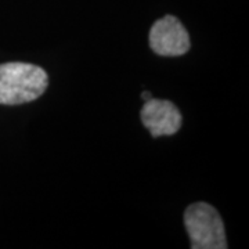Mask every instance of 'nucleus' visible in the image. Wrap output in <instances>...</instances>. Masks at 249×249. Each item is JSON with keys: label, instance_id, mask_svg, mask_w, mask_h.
I'll use <instances>...</instances> for the list:
<instances>
[{"label": "nucleus", "instance_id": "f257e3e1", "mask_svg": "<svg viewBox=\"0 0 249 249\" xmlns=\"http://www.w3.org/2000/svg\"><path fill=\"white\" fill-rule=\"evenodd\" d=\"M43 68L28 62L0 64V104L18 106L39 98L47 89Z\"/></svg>", "mask_w": 249, "mask_h": 249}, {"label": "nucleus", "instance_id": "f03ea898", "mask_svg": "<svg viewBox=\"0 0 249 249\" xmlns=\"http://www.w3.org/2000/svg\"><path fill=\"white\" fill-rule=\"evenodd\" d=\"M184 224L193 249H226V232L219 212L206 202L190 205L184 212Z\"/></svg>", "mask_w": 249, "mask_h": 249}, {"label": "nucleus", "instance_id": "7ed1b4c3", "mask_svg": "<svg viewBox=\"0 0 249 249\" xmlns=\"http://www.w3.org/2000/svg\"><path fill=\"white\" fill-rule=\"evenodd\" d=\"M148 39L152 52L165 57L183 55L191 47L187 29L180 19L173 16H165L155 21Z\"/></svg>", "mask_w": 249, "mask_h": 249}, {"label": "nucleus", "instance_id": "20e7f679", "mask_svg": "<svg viewBox=\"0 0 249 249\" xmlns=\"http://www.w3.org/2000/svg\"><path fill=\"white\" fill-rule=\"evenodd\" d=\"M142 124L150 130L152 137L172 136L181 127L183 118L178 108L168 100L150 98L142 108Z\"/></svg>", "mask_w": 249, "mask_h": 249}, {"label": "nucleus", "instance_id": "39448f33", "mask_svg": "<svg viewBox=\"0 0 249 249\" xmlns=\"http://www.w3.org/2000/svg\"><path fill=\"white\" fill-rule=\"evenodd\" d=\"M152 96H151V93L150 91H142V98L144 100V101H147V100H150Z\"/></svg>", "mask_w": 249, "mask_h": 249}]
</instances>
